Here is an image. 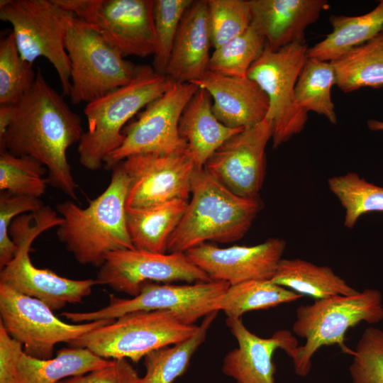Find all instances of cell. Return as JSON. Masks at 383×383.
Instances as JSON below:
<instances>
[{"label": "cell", "instance_id": "cell-36", "mask_svg": "<svg viewBox=\"0 0 383 383\" xmlns=\"http://www.w3.org/2000/svg\"><path fill=\"white\" fill-rule=\"evenodd\" d=\"M192 0H153L155 52L152 67L165 75L174 41L187 8Z\"/></svg>", "mask_w": 383, "mask_h": 383}, {"label": "cell", "instance_id": "cell-16", "mask_svg": "<svg viewBox=\"0 0 383 383\" xmlns=\"http://www.w3.org/2000/svg\"><path fill=\"white\" fill-rule=\"evenodd\" d=\"M272 134V121L266 117L228 138L204 168L235 194L257 198L266 174L265 150Z\"/></svg>", "mask_w": 383, "mask_h": 383}, {"label": "cell", "instance_id": "cell-32", "mask_svg": "<svg viewBox=\"0 0 383 383\" xmlns=\"http://www.w3.org/2000/svg\"><path fill=\"white\" fill-rule=\"evenodd\" d=\"M330 191L345 211L344 226L353 228L360 217L372 211L383 212V187L365 180L355 172L328 179Z\"/></svg>", "mask_w": 383, "mask_h": 383}, {"label": "cell", "instance_id": "cell-37", "mask_svg": "<svg viewBox=\"0 0 383 383\" xmlns=\"http://www.w3.org/2000/svg\"><path fill=\"white\" fill-rule=\"evenodd\" d=\"M211 46L216 49L250 26L248 0H207Z\"/></svg>", "mask_w": 383, "mask_h": 383}, {"label": "cell", "instance_id": "cell-17", "mask_svg": "<svg viewBox=\"0 0 383 383\" xmlns=\"http://www.w3.org/2000/svg\"><path fill=\"white\" fill-rule=\"evenodd\" d=\"M129 178L126 208L188 200L195 165L189 154H142L121 162Z\"/></svg>", "mask_w": 383, "mask_h": 383}, {"label": "cell", "instance_id": "cell-12", "mask_svg": "<svg viewBox=\"0 0 383 383\" xmlns=\"http://www.w3.org/2000/svg\"><path fill=\"white\" fill-rule=\"evenodd\" d=\"M230 284L210 280L185 284L148 282L131 299L110 295L109 303L101 309L87 312L61 313L74 323L104 319H116L138 311L167 310L173 312L185 324L195 322L216 310L218 298Z\"/></svg>", "mask_w": 383, "mask_h": 383}, {"label": "cell", "instance_id": "cell-23", "mask_svg": "<svg viewBox=\"0 0 383 383\" xmlns=\"http://www.w3.org/2000/svg\"><path fill=\"white\" fill-rule=\"evenodd\" d=\"M244 128H231L221 123L212 110L209 92L199 88L184 109L179 133L188 145L196 169L204 168L213 152L228 138Z\"/></svg>", "mask_w": 383, "mask_h": 383}, {"label": "cell", "instance_id": "cell-4", "mask_svg": "<svg viewBox=\"0 0 383 383\" xmlns=\"http://www.w3.org/2000/svg\"><path fill=\"white\" fill-rule=\"evenodd\" d=\"M172 81L150 65H140L128 84L87 104V130L79 142L80 164L87 170L101 168L106 157L124 140L126 124L150 103L162 96Z\"/></svg>", "mask_w": 383, "mask_h": 383}, {"label": "cell", "instance_id": "cell-28", "mask_svg": "<svg viewBox=\"0 0 383 383\" xmlns=\"http://www.w3.org/2000/svg\"><path fill=\"white\" fill-rule=\"evenodd\" d=\"M331 62L336 85L345 93L363 87H383V30Z\"/></svg>", "mask_w": 383, "mask_h": 383}, {"label": "cell", "instance_id": "cell-31", "mask_svg": "<svg viewBox=\"0 0 383 383\" xmlns=\"http://www.w3.org/2000/svg\"><path fill=\"white\" fill-rule=\"evenodd\" d=\"M334 84L336 77L332 63L308 57L295 87L296 104L306 112L322 115L335 124L337 116L331 95Z\"/></svg>", "mask_w": 383, "mask_h": 383}, {"label": "cell", "instance_id": "cell-19", "mask_svg": "<svg viewBox=\"0 0 383 383\" xmlns=\"http://www.w3.org/2000/svg\"><path fill=\"white\" fill-rule=\"evenodd\" d=\"M226 326L238 347L224 357L222 372L237 383H274L273 354L282 349L292 359L299 347L292 333L282 329L263 338L249 331L241 318H226Z\"/></svg>", "mask_w": 383, "mask_h": 383}, {"label": "cell", "instance_id": "cell-8", "mask_svg": "<svg viewBox=\"0 0 383 383\" xmlns=\"http://www.w3.org/2000/svg\"><path fill=\"white\" fill-rule=\"evenodd\" d=\"M75 16L57 0L0 1V19L12 26L21 57L33 64L40 57L46 58L57 72L64 96L70 92L65 38Z\"/></svg>", "mask_w": 383, "mask_h": 383}, {"label": "cell", "instance_id": "cell-34", "mask_svg": "<svg viewBox=\"0 0 383 383\" xmlns=\"http://www.w3.org/2000/svg\"><path fill=\"white\" fill-rule=\"evenodd\" d=\"M24 60L12 30L0 41V104H16L32 87L36 72Z\"/></svg>", "mask_w": 383, "mask_h": 383}, {"label": "cell", "instance_id": "cell-13", "mask_svg": "<svg viewBox=\"0 0 383 383\" xmlns=\"http://www.w3.org/2000/svg\"><path fill=\"white\" fill-rule=\"evenodd\" d=\"M40 301L0 284V323L22 343L24 352L39 359L52 358L55 346L67 344L114 319L68 323Z\"/></svg>", "mask_w": 383, "mask_h": 383}, {"label": "cell", "instance_id": "cell-41", "mask_svg": "<svg viewBox=\"0 0 383 383\" xmlns=\"http://www.w3.org/2000/svg\"><path fill=\"white\" fill-rule=\"evenodd\" d=\"M23 347L0 323V383H10L15 365L24 351Z\"/></svg>", "mask_w": 383, "mask_h": 383}, {"label": "cell", "instance_id": "cell-2", "mask_svg": "<svg viewBox=\"0 0 383 383\" xmlns=\"http://www.w3.org/2000/svg\"><path fill=\"white\" fill-rule=\"evenodd\" d=\"M111 170L108 187L87 207L81 208L72 201L56 206L63 219L57 236L82 265L99 268L108 253L135 248L126 223L129 178L121 162Z\"/></svg>", "mask_w": 383, "mask_h": 383}, {"label": "cell", "instance_id": "cell-33", "mask_svg": "<svg viewBox=\"0 0 383 383\" xmlns=\"http://www.w3.org/2000/svg\"><path fill=\"white\" fill-rule=\"evenodd\" d=\"M266 45L264 36L252 25L243 33L214 49L209 70L223 75L244 78Z\"/></svg>", "mask_w": 383, "mask_h": 383}, {"label": "cell", "instance_id": "cell-27", "mask_svg": "<svg viewBox=\"0 0 383 383\" xmlns=\"http://www.w3.org/2000/svg\"><path fill=\"white\" fill-rule=\"evenodd\" d=\"M272 282L315 300L333 296H350L359 292L337 275L328 266L299 259H282Z\"/></svg>", "mask_w": 383, "mask_h": 383}, {"label": "cell", "instance_id": "cell-11", "mask_svg": "<svg viewBox=\"0 0 383 383\" xmlns=\"http://www.w3.org/2000/svg\"><path fill=\"white\" fill-rule=\"evenodd\" d=\"M306 43H294L273 51L265 45L261 56L252 65L247 77L255 82L269 99L267 118L273 124L272 145L278 148L301 133L308 113L295 99V87L308 58Z\"/></svg>", "mask_w": 383, "mask_h": 383}, {"label": "cell", "instance_id": "cell-25", "mask_svg": "<svg viewBox=\"0 0 383 383\" xmlns=\"http://www.w3.org/2000/svg\"><path fill=\"white\" fill-rule=\"evenodd\" d=\"M188 200L174 199L142 208H126L128 231L135 249L167 252L169 240L186 210Z\"/></svg>", "mask_w": 383, "mask_h": 383}, {"label": "cell", "instance_id": "cell-24", "mask_svg": "<svg viewBox=\"0 0 383 383\" xmlns=\"http://www.w3.org/2000/svg\"><path fill=\"white\" fill-rule=\"evenodd\" d=\"M111 361L85 348H65L50 359L35 358L23 351L15 365L10 383H57L105 367Z\"/></svg>", "mask_w": 383, "mask_h": 383}, {"label": "cell", "instance_id": "cell-40", "mask_svg": "<svg viewBox=\"0 0 383 383\" xmlns=\"http://www.w3.org/2000/svg\"><path fill=\"white\" fill-rule=\"evenodd\" d=\"M140 377L127 359H113L101 368L62 379L57 383H138Z\"/></svg>", "mask_w": 383, "mask_h": 383}, {"label": "cell", "instance_id": "cell-22", "mask_svg": "<svg viewBox=\"0 0 383 383\" xmlns=\"http://www.w3.org/2000/svg\"><path fill=\"white\" fill-rule=\"evenodd\" d=\"M211 46L207 0L193 1L180 22L165 75L174 82L200 79L209 70Z\"/></svg>", "mask_w": 383, "mask_h": 383}, {"label": "cell", "instance_id": "cell-3", "mask_svg": "<svg viewBox=\"0 0 383 383\" xmlns=\"http://www.w3.org/2000/svg\"><path fill=\"white\" fill-rule=\"evenodd\" d=\"M191 195L169 240L167 252H186L208 241L238 240L248 233L262 207L259 197L235 194L204 167L195 169Z\"/></svg>", "mask_w": 383, "mask_h": 383}, {"label": "cell", "instance_id": "cell-9", "mask_svg": "<svg viewBox=\"0 0 383 383\" xmlns=\"http://www.w3.org/2000/svg\"><path fill=\"white\" fill-rule=\"evenodd\" d=\"M70 62V98L87 104L131 83L140 65L124 59L93 27L75 16L65 38Z\"/></svg>", "mask_w": 383, "mask_h": 383}, {"label": "cell", "instance_id": "cell-43", "mask_svg": "<svg viewBox=\"0 0 383 383\" xmlns=\"http://www.w3.org/2000/svg\"><path fill=\"white\" fill-rule=\"evenodd\" d=\"M367 127L374 131H383V121L371 119L367 121Z\"/></svg>", "mask_w": 383, "mask_h": 383}, {"label": "cell", "instance_id": "cell-42", "mask_svg": "<svg viewBox=\"0 0 383 383\" xmlns=\"http://www.w3.org/2000/svg\"><path fill=\"white\" fill-rule=\"evenodd\" d=\"M16 104H0V137L9 127L15 111Z\"/></svg>", "mask_w": 383, "mask_h": 383}, {"label": "cell", "instance_id": "cell-38", "mask_svg": "<svg viewBox=\"0 0 383 383\" xmlns=\"http://www.w3.org/2000/svg\"><path fill=\"white\" fill-rule=\"evenodd\" d=\"M350 355L352 383H383V329L367 328Z\"/></svg>", "mask_w": 383, "mask_h": 383}, {"label": "cell", "instance_id": "cell-7", "mask_svg": "<svg viewBox=\"0 0 383 383\" xmlns=\"http://www.w3.org/2000/svg\"><path fill=\"white\" fill-rule=\"evenodd\" d=\"M198 326L184 323L167 310L124 314L68 343L85 348L108 360L129 359L137 363L152 351L187 340Z\"/></svg>", "mask_w": 383, "mask_h": 383}, {"label": "cell", "instance_id": "cell-18", "mask_svg": "<svg viewBox=\"0 0 383 383\" xmlns=\"http://www.w3.org/2000/svg\"><path fill=\"white\" fill-rule=\"evenodd\" d=\"M285 248L283 239L270 238L252 246L219 248L206 243L185 253L211 280L235 285L252 280H270Z\"/></svg>", "mask_w": 383, "mask_h": 383}, {"label": "cell", "instance_id": "cell-20", "mask_svg": "<svg viewBox=\"0 0 383 383\" xmlns=\"http://www.w3.org/2000/svg\"><path fill=\"white\" fill-rule=\"evenodd\" d=\"M206 90L218 120L231 128H245L263 121L269 111V99L248 77H233L208 70L192 82Z\"/></svg>", "mask_w": 383, "mask_h": 383}, {"label": "cell", "instance_id": "cell-26", "mask_svg": "<svg viewBox=\"0 0 383 383\" xmlns=\"http://www.w3.org/2000/svg\"><path fill=\"white\" fill-rule=\"evenodd\" d=\"M329 20L332 31L308 49V57L331 62L374 38L383 30V0L365 14L333 15Z\"/></svg>", "mask_w": 383, "mask_h": 383}, {"label": "cell", "instance_id": "cell-14", "mask_svg": "<svg viewBox=\"0 0 383 383\" xmlns=\"http://www.w3.org/2000/svg\"><path fill=\"white\" fill-rule=\"evenodd\" d=\"M123 57L153 55V0H57Z\"/></svg>", "mask_w": 383, "mask_h": 383}, {"label": "cell", "instance_id": "cell-10", "mask_svg": "<svg viewBox=\"0 0 383 383\" xmlns=\"http://www.w3.org/2000/svg\"><path fill=\"white\" fill-rule=\"evenodd\" d=\"M199 87L191 82H172L157 99L150 103L123 131L122 144L104 159L111 170L126 158L142 154H189L179 133L181 115Z\"/></svg>", "mask_w": 383, "mask_h": 383}, {"label": "cell", "instance_id": "cell-1", "mask_svg": "<svg viewBox=\"0 0 383 383\" xmlns=\"http://www.w3.org/2000/svg\"><path fill=\"white\" fill-rule=\"evenodd\" d=\"M38 68L30 89L15 105L12 120L0 137V150L29 156L48 170L50 185L77 200V184L67 157L84 133L80 116L72 111Z\"/></svg>", "mask_w": 383, "mask_h": 383}, {"label": "cell", "instance_id": "cell-21", "mask_svg": "<svg viewBox=\"0 0 383 383\" xmlns=\"http://www.w3.org/2000/svg\"><path fill=\"white\" fill-rule=\"evenodd\" d=\"M251 25L277 51L294 43H306L305 30L328 9L325 0H248Z\"/></svg>", "mask_w": 383, "mask_h": 383}, {"label": "cell", "instance_id": "cell-29", "mask_svg": "<svg viewBox=\"0 0 383 383\" xmlns=\"http://www.w3.org/2000/svg\"><path fill=\"white\" fill-rule=\"evenodd\" d=\"M218 313L213 311L203 318L196 332L187 340L145 355V374L140 377L138 383H174L186 372L193 355L204 342Z\"/></svg>", "mask_w": 383, "mask_h": 383}, {"label": "cell", "instance_id": "cell-39", "mask_svg": "<svg viewBox=\"0 0 383 383\" xmlns=\"http://www.w3.org/2000/svg\"><path fill=\"white\" fill-rule=\"evenodd\" d=\"M44 206L40 198L0 192V267L10 263L18 251V247L9 236L13 220L22 214L33 213Z\"/></svg>", "mask_w": 383, "mask_h": 383}, {"label": "cell", "instance_id": "cell-6", "mask_svg": "<svg viewBox=\"0 0 383 383\" xmlns=\"http://www.w3.org/2000/svg\"><path fill=\"white\" fill-rule=\"evenodd\" d=\"M383 320L382 296L377 289H365L350 296H333L303 304L296 310L293 333L304 338L292 359L294 370L306 377L314 354L323 346L338 345L351 355L345 344L347 331L362 322L377 323Z\"/></svg>", "mask_w": 383, "mask_h": 383}, {"label": "cell", "instance_id": "cell-35", "mask_svg": "<svg viewBox=\"0 0 383 383\" xmlns=\"http://www.w3.org/2000/svg\"><path fill=\"white\" fill-rule=\"evenodd\" d=\"M46 168L29 156L14 155L6 150L0 152V190L14 194L41 197L48 181Z\"/></svg>", "mask_w": 383, "mask_h": 383}, {"label": "cell", "instance_id": "cell-15", "mask_svg": "<svg viewBox=\"0 0 383 383\" xmlns=\"http://www.w3.org/2000/svg\"><path fill=\"white\" fill-rule=\"evenodd\" d=\"M95 279L98 284L107 285L133 297L148 282L195 283L211 280L185 252L157 253L135 248L108 253Z\"/></svg>", "mask_w": 383, "mask_h": 383}, {"label": "cell", "instance_id": "cell-5", "mask_svg": "<svg viewBox=\"0 0 383 383\" xmlns=\"http://www.w3.org/2000/svg\"><path fill=\"white\" fill-rule=\"evenodd\" d=\"M30 213L16 217L10 226L9 235L18 251L13 260L1 269L0 284L40 301L52 311L82 302L98 284L96 279L61 277L49 269L35 267L29 257L34 240L47 230L58 227L62 217L45 206Z\"/></svg>", "mask_w": 383, "mask_h": 383}, {"label": "cell", "instance_id": "cell-30", "mask_svg": "<svg viewBox=\"0 0 383 383\" xmlns=\"http://www.w3.org/2000/svg\"><path fill=\"white\" fill-rule=\"evenodd\" d=\"M302 296L271 280H252L230 285L218 298L216 310L227 318H241L247 312L275 307Z\"/></svg>", "mask_w": 383, "mask_h": 383}]
</instances>
